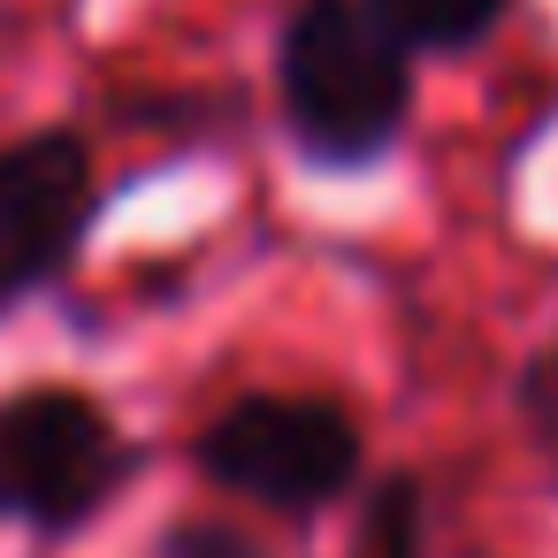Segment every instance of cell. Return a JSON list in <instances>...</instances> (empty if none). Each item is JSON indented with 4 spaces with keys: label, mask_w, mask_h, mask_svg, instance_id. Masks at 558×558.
<instances>
[{
    "label": "cell",
    "mask_w": 558,
    "mask_h": 558,
    "mask_svg": "<svg viewBox=\"0 0 558 558\" xmlns=\"http://www.w3.org/2000/svg\"><path fill=\"white\" fill-rule=\"evenodd\" d=\"M154 558H268V550L253 535L222 527V520H177V527H161Z\"/></svg>",
    "instance_id": "8"
},
{
    "label": "cell",
    "mask_w": 558,
    "mask_h": 558,
    "mask_svg": "<svg viewBox=\"0 0 558 558\" xmlns=\"http://www.w3.org/2000/svg\"><path fill=\"white\" fill-rule=\"evenodd\" d=\"M276 108L314 169H375L413 116V54L367 0H291L276 32Z\"/></svg>",
    "instance_id": "1"
},
{
    "label": "cell",
    "mask_w": 558,
    "mask_h": 558,
    "mask_svg": "<svg viewBox=\"0 0 558 558\" xmlns=\"http://www.w3.org/2000/svg\"><path fill=\"white\" fill-rule=\"evenodd\" d=\"M367 9L405 54H474L512 16V0H367Z\"/></svg>",
    "instance_id": "5"
},
{
    "label": "cell",
    "mask_w": 558,
    "mask_h": 558,
    "mask_svg": "<svg viewBox=\"0 0 558 558\" xmlns=\"http://www.w3.org/2000/svg\"><path fill=\"white\" fill-rule=\"evenodd\" d=\"M352 558H428V489L413 466H390L360 489Z\"/></svg>",
    "instance_id": "6"
},
{
    "label": "cell",
    "mask_w": 558,
    "mask_h": 558,
    "mask_svg": "<svg viewBox=\"0 0 558 558\" xmlns=\"http://www.w3.org/2000/svg\"><path fill=\"white\" fill-rule=\"evenodd\" d=\"M138 451L123 444L116 413L85 390L39 383L0 398V520L70 535L131 482Z\"/></svg>",
    "instance_id": "3"
},
{
    "label": "cell",
    "mask_w": 558,
    "mask_h": 558,
    "mask_svg": "<svg viewBox=\"0 0 558 558\" xmlns=\"http://www.w3.org/2000/svg\"><path fill=\"white\" fill-rule=\"evenodd\" d=\"M192 466L268 512H329L344 489H360V428L337 398L314 390H245L230 398L199 436H192Z\"/></svg>",
    "instance_id": "2"
},
{
    "label": "cell",
    "mask_w": 558,
    "mask_h": 558,
    "mask_svg": "<svg viewBox=\"0 0 558 558\" xmlns=\"http://www.w3.org/2000/svg\"><path fill=\"white\" fill-rule=\"evenodd\" d=\"M512 421H520L527 451H535V459L550 466V482H558V344L535 352V360L512 375Z\"/></svg>",
    "instance_id": "7"
},
{
    "label": "cell",
    "mask_w": 558,
    "mask_h": 558,
    "mask_svg": "<svg viewBox=\"0 0 558 558\" xmlns=\"http://www.w3.org/2000/svg\"><path fill=\"white\" fill-rule=\"evenodd\" d=\"M93 207L100 192L77 131H39L0 146V314H16L77 260Z\"/></svg>",
    "instance_id": "4"
}]
</instances>
